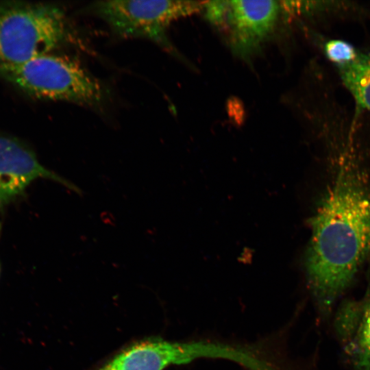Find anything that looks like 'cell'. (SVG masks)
Listing matches in <instances>:
<instances>
[{
	"mask_svg": "<svg viewBox=\"0 0 370 370\" xmlns=\"http://www.w3.org/2000/svg\"><path fill=\"white\" fill-rule=\"evenodd\" d=\"M0 274H1V263H0Z\"/></svg>",
	"mask_w": 370,
	"mask_h": 370,
	"instance_id": "30bf717a",
	"label": "cell"
},
{
	"mask_svg": "<svg viewBox=\"0 0 370 370\" xmlns=\"http://www.w3.org/2000/svg\"><path fill=\"white\" fill-rule=\"evenodd\" d=\"M38 178L53 180L82 193L73 183L42 165L25 143L13 136L0 134V212L23 197L28 186Z\"/></svg>",
	"mask_w": 370,
	"mask_h": 370,
	"instance_id": "8992f818",
	"label": "cell"
},
{
	"mask_svg": "<svg viewBox=\"0 0 370 370\" xmlns=\"http://www.w3.org/2000/svg\"><path fill=\"white\" fill-rule=\"evenodd\" d=\"M206 18L228 32L233 51L245 57L255 52L273 30L280 9L275 1L204 2Z\"/></svg>",
	"mask_w": 370,
	"mask_h": 370,
	"instance_id": "5b68a950",
	"label": "cell"
},
{
	"mask_svg": "<svg viewBox=\"0 0 370 370\" xmlns=\"http://www.w3.org/2000/svg\"><path fill=\"white\" fill-rule=\"evenodd\" d=\"M0 77L34 97L100 106L101 82L69 58L47 53L18 64L0 62Z\"/></svg>",
	"mask_w": 370,
	"mask_h": 370,
	"instance_id": "3957f363",
	"label": "cell"
},
{
	"mask_svg": "<svg viewBox=\"0 0 370 370\" xmlns=\"http://www.w3.org/2000/svg\"><path fill=\"white\" fill-rule=\"evenodd\" d=\"M334 326L354 370H370V288L362 299L341 304Z\"/></svg>",
	"mask_w": 370,
	"mask_h": 370,
	"instance_id": "9c48e42d",
	"label": "cell"
},
{
	"mask_svg": "<svg viewBox=\"0 0 370 370\" xmlns=\"http://www.w3.org/2000/svg\"><path fill=\"white\" fill-rule=\"evenodd\" d=\"M314 38L354 103L370 112V49L343 39L316 34Z\"/></svg>",
	"mask_w": 370,
	"mask_h": 370,
	"instance_id": "52a82bcc",
	"label": "cell"
},
{
	"mask_svg": "<svg viewBox=\"0 0 370 370\" xmlns=\"http://www.w3.org/2000/svg\"><path fill=\"white\" fill-rule=\"evenodd\" d=\"M72 35L64 11L56 5L0 3V62L18 64L51 53Z\"/></svg>",
	"mask_w": 370,
	"mask_h": 370,
	"instance_id": "7a4b0ae2",
	"label": "cell"
},
{
	"mask_svg": "<svg viewBox=\"0 0 370 370\" xmlns=\"http://www.w3.org/2000/svg\"><path fill=\"white\" fill-rule=\"evenodd\" d=\"M203 5L189 1L105 0L94 2L90 8L121 37L148 39L169 47L165 33L169 25Z\"/></svg>",
	"mask_w": 370,
	"mask_h": 370,
	"instance_id": "277c9868",
	"label": "cell"
},
{
	"mask_svg": "<svg viewBox=\"0 0 370 370\" xmlns=\"http://www.w3.org/2000/svg\"><path fill=\"white\" fill-rule=\"evenodd\" d=\"M194 360L193 341L151 338L127 347L98 370H163L169 365L186 364Z\"/></svg>",
	"mask_w": 370,
	"mask_h": 370,
	"instance_id": "ba28073f",
	"label": "cell"
},
{
	"mask_svg": "<svg viewBox=\"0 0 370 370\" xmlns=\"http://www.w3.org/2000/svg\"><path fill=\"white\" fill-rule=\"evenodd\" d=\"M313 126L332 176L310 219L304 267L317 306L327 316L370 256V115L337 106L321 112Z\"/></svg>",
	"mask_w": 370,
	"mask_h": 370,
	"instance_id": "6da1fadb",
	"label": "cell"
}]
</instances>
